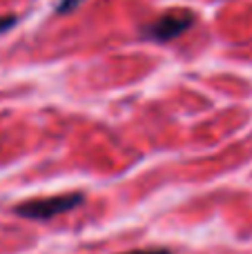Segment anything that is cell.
Here are the masks:
<instances>
[{"mask_svg": "<svg viewBox=\"0 0 252 254\" xmlns=\"http://www.w3.org/2000/svg\"><path fill=\"white\" fill-rule=\"evenodd\" d=\"M13 25H16V18H13V16H4V18H0V34H4L7 29H11Z\"/></svg>", "mask_w": 252, "mask_h": 254, "instance_id": "cell-4", "label": "cell"}, {"mask_svg": "<svg viewBox=\"0 0 252 254\" xmlns=\"http://www.w3.org/2000/svg\"><path fill=\"white\" fill-rule=\"evenodd\" d=\"M194 25V13L192 11H170L154 20L152 25L143 27L141 36L150 40H159V43H168L172 38H179L183 31H188Z\"/></svg>", "mask_w": 252, "mask_h": 254, "instance_id": "cell-2", "label": "cell"}, {"mask_svg": "<svg viewBox=\"0 0 252 254\" xmlns=\"http://www.w3.org/2000/svg\"><path fill=\"white\" fill-rule=\"evenodd\" d=\"M83 203V194L71 192V194H56V196H45V198H31L20 205H16V214L29 221H49L54 216H61L65 212H71Z\"/></svg>", "mask_w": 252, "mask_h": 254, "instance_id": "cell-1", "label": "cell"}, {"mask_svg": "<svg viewBox=\"0 0 252 254\" xmlns=\"http://www.w3.org/2000/svg\"><path fill=\"white\" fill-rule=\"evenodd\" d=\"M83 0H61V4L56 7V13H67V11H74Z\"/></svg>", "mask_w": 252, "mask_h": 254, "instance_id": "cell-3", "label": "cell"}, {"mask_svg": "<svg viewBox=\"0 0 252 254\" xmlns=\"http://www.w3.org/2000/svg\"><path fill=\"white\" fill-rule=\"evenodd\" d=\"M123 254H172L165 248H152V250H132V252H123Z\"/></svg>", "mask_w": 252, "mask_h": 254, "instance_id": "cell-5", "label": "cell"}]
</instances>
